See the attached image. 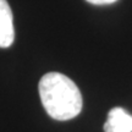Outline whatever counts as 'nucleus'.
Returning <instances> with one entry per match:
<instances>
[{
    "label": "nucleus",
    "instance_id": "nucleus-1",
    "mask_svg": "<svg viewBox=\"0 0 132 132\" xmlns=\"http://www.w3.org/2000/svg\"><path fill=\"white\" fill-rule=\"evenodd\" d=\"M39 95L48 115L57 121L76 118L82 110V94L75 82L60 72H48L39 81Z\"/></svg>",
    "mask_w": 132,
    "mask_h": 132
},
{
    "label": "nucleus",
    "instance_id": "nucleus-2",
    "mask_svg": "<svg viewBox=\"0 0 132 132\" xmlns=\"http://www.w3.org/2000/svg\"><path fill=\"white\" fill-rule=\"evenodd\" d=\"M15 40L12 11L7 0H0V48H9Z\"/></svg>",
    "mask_w": 132,
    "mask_h": 132
},
{
    "label": "nucleus",
    "instance_id": "nucleus-3",
    "mask_svg": "<svg viewBox=\"0 0 132 132\" xmlns=\"http://www.w3.org/2000/svg\"><path fill=\"white\" fill-rule=\"evenodd\" d=\"M104 132H132V115L122 108H113L104 123Z\"/></svg>",
    "mask_w": 132,
    "mask_h": 132
},
{
    "label": "nucleus",
    "instance_id": "nucleus-4",
    "mask_svg": "<svg viewBox=\"0 0 132 132\" xmlns=\"http://www.w3.org/2000/svg\"><path fill=\"white\" fill-rule=\"evenodd\" d=\"M86 1H88V3H90L93 5H108V4L115 3L116 0H86Z\"/></svg>",
    "mask_w": 132,
    "mask_h": 132
}]
</instances>
